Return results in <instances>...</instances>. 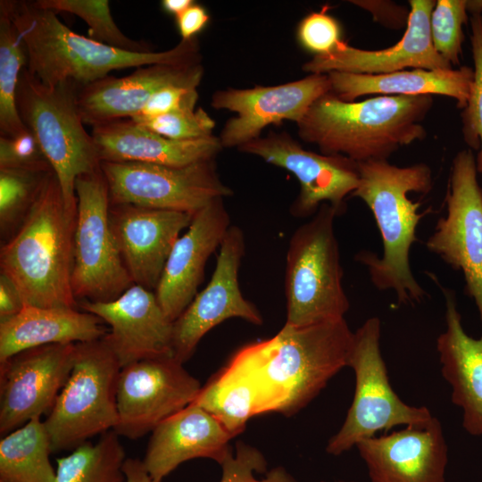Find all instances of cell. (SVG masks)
<instances>
[{
	"mask_svg": "<svg viewBox=\"0 0 482 482\" xmlns=\"http://www.w3.org/2000/svg\"><path fill=\"white\" fill-rule=\"evenodd\" d=\"M51 453L44 421L31 419L0 441V482H55Z\"/></svg>",
	"mask_w": 482,
	"mask_h": 482,
	"instance_id": "cell-30",
	"label": "cell"
},
{
	"mask_svg": "<svg viewBox=\"0 0 482 482\" xmlns=\"http://www.w3.org/2000/svg\"><path fill=\"white\" fill-rule=\"evenodd\" d=\"M193 215L132 204H111L110 227L133 284L155 290L179 233Z\"/></svg>",
	"mask_w": 482,
	"mask_h": 482,
	"instance_id": "cell-20",
	"label": "cell"
},
{
	"mask_svg": "<svg viewBox=\"0 0 482 482\" xmlns=\"http://www.w3.org/2000/svg\"><path fill=\"white\" fill-rule=\"evenodd\" d=\"M204 67L196 64H151L131 74L107 76L79 87L77 104L82 121L92 128L110 121L130 119L159 89L171 85L196 87Z\"/></svg>",
	"mask_w": 482,
	"mask_h": 482,
	"instance_id": "cell-23",
	"label": "cell"
},
{
	"mask_svg": "<svg viewBox=\"0 0 482 482\" xmlns=\"http://www.w3.org/2000/svg\"><path fill=\"white\" fill-rule=\"evenodd\" d=\"M337 482H347V481H345V480H339ZM349 482H355V481H349Z\"/></svg>",
	"mask_w": 482,
	"mask_h": 482,
	"instance_id": "cell-47",
	"label": "cell"
},
{
	"mask_svg": "<svg viewBox=\"0 0 482 482\" xmlns=\"http://www.w3.org/2000/svg\"><path fill=\"white\" fill-rule=\"evenodd\" d=\"M119 436L109 430L96 444L87 441L57 459L55 482H127V457Z\"/></svg>",
	"mask_w": 482,
	"mask_h": 482,
	"instance_id": "cell-31",
	"label": "cell"
},
{
	"mask_svg": "<svg viewBox=\"0 0 482 482\" xmlns=\"http://www.w3.org/2000/svg\"><path fill=\"white\" fill-rule=\"evenodd\" d=\"M75 344L27 349L0 362L3 436L51 411L71 373Z\"/></svg>",
	"mask_w": 482,
	"mask_h": 482,
	"instance_id": "cell-16",
	"label": "cell"
},
{
	"mask_svg": "<svg viewBox=\"0 0 482 482\" xmlns=\"http://www.w3.org/2000/svg\"><path fill=\"white\" fill-rule=\"evenodd\" d=\"M198 100L196 87L171 85L156 91L144 107L130 120L138 122L173 111L195 109Z\"/></svg>",
	"mask_w": 482,
	"mask_h": 482,
	"instance_id": "cell-41",
	"label": "cell"
},
{
	"mask_svg": "<svg viewBox=\"0 0 482 482\" xmlns=\"http://www.w3.org/2000/svg\"><path fill=\"white\" fill-rule=\"evenodd\" d=\"M36 3L56 13L77 15L87 23L88 37L97 42L129 52H154L148 43L125 36L113 21L107 0H37Z\"/></svg>",
	"mask_w": 482,
	"mask_h": 482,
	"instance_id": "cell-33",
	"label": "cell"
},
{
	"mask_svg": "<svg viewBox=\"0 0 482 482\" xmlns=\"http://www.w3.org/2000/svg\"><path fill=\"white\" fill-rule=\"evenodd\" d=\"M337 215L333 207L322 204L289 240L285 274L287 325L338 320L349 310L334 228Z\"/></svg>",
	"mask_w": 482,
	"mask_h": 482,
	"instance_id": "cell-6",
	"label": "cell"
},
{
	"mask_svg": "<svg viewBox=\"0 0 482 482\" xmlns=\"http://www.w3.org/2000/svg\"><path fill=\"white\" fill-rule=\"evenodd\" d=\"M80 307L111 327L104 339L121 368L145 359L173 356V321L152 290L133 284L114 300L84 301Z\"/></svg>",
	"mask_w": 482,
	"mask_h": 482,
	"instance_id": "cell-18",
	"label": "cell"
},
{
	"mask_svg": "<svg viewBox=\"0 0 482 482\" xmlns=\"http://www.w3.org/2000/svg\"><path fill=\"white\" fill-rule=\"evenodd\" d=\"M210 20L204 6L194 3L187 9L176 16V23L181 40L187 41L195 38Z\"/></svg>",
	"mask_w": 482,
	"mask_h": 482,
	"instance_id": "cell-42",
	"label": "cell"
},
{
	"mask_svg": "<svg viewBox=\"0 0 482 482\" xmlns=\"http://www.w3.org/2000/svg\"><path fill=\"white\" fill-rule=\"evenodd\" d=\"M238 150L295 175L300 183V192L290 207L295 217H308L324 204L339 215L345 211V197L353 194L359 183L357 162L342 155L305 150L286 132H270Z\"/></svg>",
	"mask_w": 482,
	"mask_h": 482,
	"instance_id": "cell-14",
	"label": "cell"
},
{
	"mask_svg": "<svg viewBox=\"0 0 482 482\" xmlns=\"http://www.w3.org/2000/svg\"><path fill=\"white\" fill-rule=\"evenodd\" d=\"M445 298V330L436 339L441 372L452 386V401L462 410V427L482 435V336L470 337L461 325L455 296L442 288Z\"/></svg>",
	"mask_w": 482,
	"mask_h": 482,
	"instance_id": "cell-26",
	"label": "cell"
},
{
	"mask_svg": "<svg viewBox=\"0 0 482 482\" xmlns=\"http://www.w3.org/2000/svg\"><path fill=\"white\" fill-rule=\"evenodd\" d=\"M194 3L192 0H162L161 5L165 12L176 17Z\"/></svg>",
	"mask_w": 482,
	"mask_h": 482,
	"instance_id": "cell-45",
	"label": "cell"
},
{
	"mask_svg": "<svg viewBox=\"0 0 482 482\" xmlns=\"http://www.w3.org/2000/svg\"><path fill=\"white\" fill-rule=\"evenodd\" d=\"M143 463L162 480L183 462L207 458L220 465L232 451L233 436L211 413L192 403L162 421L151 432Z\"/></svg>",
	"mask_w": 482,
	"mask_h": 482,
	"instance_id": "cell-24",
	"label": "cell"
},
{
	"mask_svg": "<svg viewBox=\"0 0 482 482\" xmlns=\"http://www.w3.org/2000/svg\"><path fill=\"white\" fill-rule=\"evenodd\" d=\"M296 35L301 46L313 56L330 53L342 41L338 21L326 10L305 16L298 25Z\"/></svg>",
	"mask_w": 482,
	"mask_h": 482,
	"instance_id": "cell-40",
	"label": "cell"
},
{
	"mask_svg": "<svg viewBox=\"0 0 482 482\" xmlns=\"http://www.w3.org/2000/svg\"><path fill=\"white\" fill-rule=\"evenodd\" d=\"M24 305L15 284L6 275L0 273V322L17 315Z\"/></svg>",
	"mask_w": 482,
	"mask_h": 482,
	"instance_id": "cell-43",
	"label": "cell"
},
{
	"mask_svg": "<svg viewBox=\"0 0 482 482\" xmlns=\"http://www.w3.org/2000/svg\"><path fill=\"white\" fill-rule=\"evenodd\" d=\"M49 172L0 169L2 239H10L21 227Z\"/></svg>",
	"mask_w": 482,
	"mask_h": 482,
	"instance_id": "cell-34",
	"label": "cell"
},
{
	"mask_svg": "<svg viewBox=\"0 0 482 482\" xmlns=\"http://www.w3.org/2000/svg\"><path fill=\"white\" fill-rule=\"evenodd\" d=\"M120 370L104 336L75 344L71 373L44 420L53 453L74 450L96 435L115 428Z\"/></svg>",
	"mask_w": 482,
	"mask_h": 482,
	"instance_id": "cell-8",
	"label": "cell"
},
{
	"mask_svg": "<svg viewBox=\"0 0 482 482\" xmlns=\"http://www.w3.org/2000/svg\"><path fill=\"white\" fill-rule=\"evenodd\" d=\"M330 93L345 102L372 95L422 96L441 95L452 97L457 106L467 105L474 79L473 69H437L400 71L386 74H358L342 71L327 73Z\"/></svg>",
	"mask_w": 482,
	"mask_h": 482,
	"instance_id": "cell-27",
	"label": "cell"
},
{
	"mask_svg": "<svg viewBox=\"0 0 482 482\" xmlns=\"http://www.w3.org/2000/svg\"><path fill=\"white\" fill-rule=\"evenodd\" d=\"M330 89L327 74H311L278 86L217 90L211 105L237 114L221 130L222 147L238 148L260 137L261 132L270 124L284 120L297 124L312 104Z\"/></svg>",
	"mask_w": 482,
	"mask_h": 482,
	"instance_id": "cell-17",
	"label": "cell"
},
{
	"mask_svg": "<svg viewBox=\"0 0 482 482\" xmlns=\"http://www.w3.org/2000/svg\"><path fill=\"white\" fill-rule=\"evenodd\" d=\"M466 0H437L430 16V36L436 51L452 66L459 65L468 21Z\"/></svg>",
	"mask_w": 482,
	"mask_h": 482,
	"instance_id": "cell-35",
	"label": "cell"
},
{
	"mask_svg": "<svg viewBox=\"0 0 482 482\" xmlns=\"http://www.w3.org/2000/svg\"><path fill=\"white\" fill-rule=\"evenodd\" d=\"M358 170L359 183L351 195L362 199L372 212L383 253L378 256L364 250L355 259L366 267L378 290H394L401 304L420 303L427 293L411 270L409 254L417 240L418 224L427 212H419L420 203L408 195L430 191L431 170L424 163L398 167L387 161L360 162Z\"/></svg>",
	"mask_w": 482,
	"mask_h": 482,
	"instance_id": "cell-5",
	"label": "cell"
},
{
	"mask_svg": "<svg viewBox=\"0 0 482 482\" xmlns=\"http://www.w3.org/2000/svg\"><path fill=\"white\" fill-rule=\"evenodd\" d=\"M471 49L474 62V79L466 107L461 113L464 141L472 149H479L477 170L482 173V14H472Z\"/></svg>",
	"mask_w": 482,
	"mask_h": 482,
	"instance_id": "cell-36",
	"label": "cell"
},
{
	"mask_svg": "<svg viewBox=\"0 0 482 482\" xmlns=\"http://www.w3.org/2000/svg\"><path fill=\"white\" fill-rule=\"evenodd\" d=\"M245 254L242 229L230 226L224 237L211 280L173 322V356L184 363L202 337L218 324L240 318L260 326L263 319L240 290L238 271Z\"/></svg>",
	"mask_w": 482,
	"mask_h": 482,
	"instance_id": "cell-15",
	"label": "cell"
},
{
	"mask_svg": "<svg viewBox=\"0 0 482 482\" xmlns=\"http://www.w3.org/2000/svg\"><path fill=\"white\" fill-rule=\"evenodd\" d=\"M123 469L127 482H162V480H156L150 476L143 461L127 458Z\"/></svg>",
	"mask_w": 482,
	"mask_h": 482,
	"instance_id": "cell-44",
	"label": "cell"
},
{
	"mask_svg": "<svg viewBox=\"0 0 482 482\" xmlns=\"http://www.w3.org/2000/svg\"><path fill=\"white\" fill-rule=\"evenodd\" d=\"M0 6L21 35L28 56L27 69L47 87L66 81L83 87L109 76L112 71L126 68L201 63L196 37L180 40L162 52L135 53L77 34L56 12L36 1L1 0Z\"/></svg>",
	"mask_w": 482,
	"mask_h": 482,
	"instance_id": "cell-2",
	"label": "cell"
},
{
	"mask_svg": "<svg viewBox=\"0 0 482 482\" xmlns=\"http://www.w3.org/2000/svg\"><path fill=\"white\" fill-rule=\"evenodd\" d=\"M79 87L72 81L47 87L25 67L16 93L20 117L38 141L69 207L78 206L77 178L98 170L101 164L79 112Z\"/></svg>",
	"mask_w": 482,
	"mask_h": 482,
	"instance_id": "cell-7",
	"label": "cell"
},
{
	"mask_svg": "<svg viewBox=\"0 0 482 482\" xmlns=\"http://www.w3.org/2000/svg\"><path fill=\"white\" fill-rule=\"evenodd\" d=\"M0 169L53 170L29 129L12 137H0Z\"/></svg>",
	"mask_w": 482,
	"mask_h": 482,
	"instance_id": "cell-39",
	"label": "cell"
},
{
	"mask_svg": "<svg viewBox=\"0 0 482 482\" xmlns=\"http://www.w3.org/2000/svg\"><path fill=\"white\" fill-rule=\"evenodd\" d=\"M353 342L345 319L306 327L285 323L274 337L243 346L229 362L255 383L260 414L290 416L347 366Z\"/></svg>",
	"mask_w": 482,
	"mask_h": 482,
	"instance_id": "cell-1",
	"label": "cell"
},
{
	"mask_svg": "<svg viewBox=\"0 0 482 482\" xmlns=\"http://www.w3.org/2000/svg\"><path fill=\"white\" fill-rule=\"evenodd\" d=\"M356 447L371 482H445L448 448L436 417L422 426L363 439Z\"/></svg>",
	"mask_w": 482,
	"mask_h": 482,
	"instance_id": "cell-21",
	"label": "cell"
},
{
	"mask_svg": "<svg viewBox=\"0 0 482 482\" xmlns=\"http://www.w3.org/2000/svg\"><path fill=\"white\" fill-rule=\"evenodd\" d=\"M223 198L197 211L187 232L175 242L155 289L157 300L175 321L197 295L210 255L220 246L230 227Z\"/></svg>",
	"mask_w": 482,
	"mask_h": 482,
	"instance_id": "cell-22",
	"label": "cell"
},
{
	"mask_svg": "<svg viewBox=\"0 0 482 482\" xmlns=\"http://www.w3.org/2000/svg\"><path fill=\"white\" fill-rule=\"evenodd\" d=\"M77 207H69L50 171L15 234L1 246V273L17 287L24 304L75 308L71 287Z\"/></svg>",
	"mask_w": 482,
	"mask_h": 482,
	"instance_id": "cell-4",
	"label": "cell"
},
{
	"mask_svg": "<svg viewBox=\"0 0 482 482\" xmlns=\"http://www.w3.org/2000/svg\"><path fill=\"white\" fill-rule=\"evenodd\" d=\"M434 0H410L407 28L395 45L380 50H364L343 40L328 54L315 55L303 65L311 74L342 71L358 74H386L405 68L452 69L434 48L430 36V16Z\"/></svg>",
	"mask_w": 482,
	"mask_h": 482,
	"instance_id": "cell-19",
	"label": "cell"
},
{
	"mask_svg": "<svg viewBox=\"0 0 482 482\" xmlns=\"http://www.w3.org/2000/svg\"><path fill=\"white\" fill-rule=\"evenodd\" d=\"M102 321L75 308L25 304L17 315L0 322V362L37 346L99 339L107 334Z\"/></svg>",
	"mask_w": 482,
	"mask_h": 482,
	"instance_id": "cell-28",
	"label": "cell"
},
{
	"mask_svg": "<svg viewBox=\"0 0 482 482\" xmlns=\"http://www.w3.org/2000/svg\"><path fill=\"white\" fill-rule=\"evenodd\" d=\"M100 162H145L181 167L215 159L222 149L220 137L175 140L158 135L130 119L92 128Z\"/></svg>",
	"mask_w": 482,
	"mask_h": 482,
	"instance_id": "cell-25",
	"label": "cell"
},
{
	"mask_svg": "<svg viewBox=\"0 0 482 482\" xmlns=\"http://www.w3.org/2000/svg\"><path fill=\"white\" fill-rule=\"evenodd\" d=\"M111 204L195 214L233 191L220 179L215 159L174 167L145 162H102Z\"/></svg>",
	"mask_w": 482,
	"mask_h": 482,
	"instance_id": "cell-11",
	"label": "cell"
},
{
	"mask_svg": "<svg viewBox=\"0 0 482 482\" xmlns=\"http://www.w3.org/2000/svg\"><path fill=\"white\" fill-rule=\"evenodd\" d=\"M467 11L471 14L482 12V0L467 1Z\"/></svg>",
	"mask_w": 482,
	"mask_h": 482,
	"instance_id": "cell-46",
	"label": "cell"
},
{
	"mask_svg": "<svg viewBox=\"0 0 482 482\" xmlns=\"http://www.w3.org/2000/svg\"><path fill=\"white\" fill-rule=\"evenodd\" d=\"M78 213L71 287L76 300L109 302L133 285L110 227V198L101 168L75 181ZM83 301V302H84Z\"/></svg>",
	"mask_w": 482,
	"mask_h": 482,
	"instance_id": "cell-10",
	"label": "cell"
},
{
	"mask_svg": "<svg viewBox=\"0 0 482 482\" xmlns=\"http://www.w3.org/2000/svg\"><path fill=\"white\" fill-rule=\"evenodd\" d=\"M433 96H378L345 102L328 92L316 100L297 123L299 137L321 154L360 163L387 161L399 148L423 140L421 122Z\"/></svg>",
	"mask_w": 482,
	"mask_h": 482,
	"instance_id": "cell-3",
	"label": "cell"
},
{
	"mask_svg": "<svg viewBox=\"0 0 482 482\" xmlns=\"http://www.w3.org/2000/svg\"><path fill=\"white\" fill-rule=\"evenodd\" d=\"M164 137L190 140L212 136L214 120L201 107L181 109L136 122Z\"/></svg>",
	"mask_w": 482,
	"mask_h": 482,
	"instance_id": "cell-38",
	"label": "cell"
},
{
	"mask_svg": "<svg viewBox=\"0 0 482 482\" xmlns=\"http://www.w3.org/2000/svg\"><path fill=\"white\" fill-rule=\"evenodd\" d=\"M202 386L174 356L121 368L116 388L119 436L137 439L193 403Z\"/></svg>",
	"mask_w": 482,
	"mask_h": 482,
	"instance_id": "cell-13",
	"label": "cell"
},
{
	"mask_svg": "<svg viewBox=\"0 0 482 482\" xmlns=\"http://www.w3.org/2000/svg\"><path fill=\"white\" fill-rule=\"evenodd\" d=\"M477 172L470 150L455 155L445 196L447 214L438 220L426 246L461 271L465 291L482 321V188Z\"/></svg>",
	"mask_w": 482,
	"mask_h": 482,
	"instance_id": "cell-12",
	"label": "cell"
},
{
	"mask_svg": "<svg viewBox=\"0 0 482 482\" xmlns=\"http://www.w3.org/2000/svg\"><path fill=\"white\" fill-rule=\"evenodd\" d=\"M193 403L214 416L233 437L245 429L250 418L260 414L255 383L229 362L201 387Z\"/></svg>",
	"mask_w": 482,
	"mask_h": 482,
	"instance_id": "cell-29",
	"label": "cell"
},
{
	"mask_svg": "<svg viewBox=\"0 0 482 482\" xmlns=\"http://www.w3.org/2000/svg\"><path fill=\"white\" fill-rule=\"evenodd\" d=\"M220 482H296L283 467L267 470V461L257 448L238 442L220 464Z\"/></svg>",
	"mask_w": 482,
	"mask_h": 482,
	"instance_id": "cell-37",
	"label": "cell"
},
{
	"mask_svg": "<svg viewBox=\"0 0 482 482\" xmlns=\"http://www.w3.org/2000/svg\"><path fill=\"white\" fill-rule=\"evenodd\" d=\"M380 320L372 317L353 333L347 366L355 375L354 395L342 427L326 446L331 455L349 451L378 431L422 426L434 417L425 406L405 403L393 390L380 352Z\"/></svg>",
	"mask_w": 482,
	"mask_h": 482,
	"instance_id": "cell-9",
	"label": "cell"
},
{
	"mask_svg": "<svg viewBox=\"0 0 482 482\" xmlns=\"http://www.w3.org/2000/svg\"><path fill=\"white\" fill-rule=\"evenodd\" d=\"M28 64L21 35L6 11L0 6V135L15 137L27 130L16 104L20 75Z\"/></svg>",
	"mask_w": 482,
	"mask_h": 482,
	"instance_id": "cell-32",
	"label": "cell"
}]
</instances>
